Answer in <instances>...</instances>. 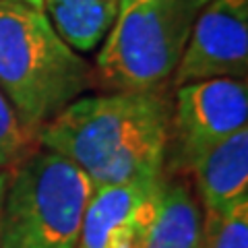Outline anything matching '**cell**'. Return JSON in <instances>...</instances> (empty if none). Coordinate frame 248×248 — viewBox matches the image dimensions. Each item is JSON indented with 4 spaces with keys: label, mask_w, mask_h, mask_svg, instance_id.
<instances>
[{
    "label": "cell",
    "mask_w": 248,
    "mask_h": 248,
    "mask_svg": "<svg viewBox=\"0 0 248 248\" xmlns=\"http://www.w3.org/2000/svg\"><path fill=\"white\" fill-rule=\"evenodd\" d=\"M159 178L95 186L81 223L77 248H137L161 190Z\"/></svg>",
    "instance_id": "7"
},
{
    "label": "cell",
    "mask_w": 248,
    "mask_h": 248,
    "mask_svg": "<svg viewBox=\"0 0 248 248\" xmlns=\"http://www.w3.org/2000/svg\"><path fill=\"white\" fill-rule=\"evenodd\" d=\"M23 2H29L33 6H40V9H44V0H23Z\"/></svg>",
    "instance_id": "15"
},
{
    "label": "cell",
    "mask_w": 248,
    "mask_h": 248,
    "mask_svg": "<svg viewBox=\"0 0 248 248\" xmlns=\"http://www.w3.org/2000/svg\"><path fill=\"white\" fill-rule=\"evenodd\" d=\"M93 85V68L62 42L48 15L0 0V91L31 137Z\"/></svg>",
    "instance_id": "2"
},
{
    "label": "cell",
    "mask_w": 248,
    "mask_h": 248,
    "mask_svg": "<svg viewBox=\"0 0 248 248\" xmlns=\"http://www.w3.org/2000/svg\"><path fill=\"white\" fill-rule=\"evenodd\" d=\"M91 178L73 161L40 147L6 178L0 205V248H77Z\"/></svg>",
    "instance_id": "3"
},
{
    "label": "cell",
    "mask_w": 248,
    "mask_h": 248,
    "mask_svg": "<svg viewBox=\"0 0 248 248\" xmlns=\"http://www.w3.org/2000/svg\"><path fill=\"white\" fill-rule=\"evenodd\" d=\"M0 205H2V203H0Z\"/></svg>",
    "instance_id": "16"
},
{
    "label": "cell",
    "mask_w": 248,
    "mask_h": 248,
    "mask_svg": "<svg viewBox=\"0 0 248 248\" xmlns=\"http://www.w3.org/2000/svg\"><path fill=\"white\" fill-rule=\"evenodd\" d=\"M172 102L170 87L77 97L35 139L95 186L159 178L168 164Z\"/></svg>",
    "instance_id": "1"
},
{
    "label": "cell",
    "mask_w": 248,
    "mask_h": 248,
    "mask_svg": "<svg viewBox=\"0 0 248 248\" xmlns=\"http://www.w3.org/2000/svg\"><path fill=\"white\" fill-rule=\"evenodd\" d=\"M6 178H9V172L0 168V203H2V195H4V186H6Z\"/></svg>",
    "instance_id": "13"
},
{
    "label": "cell",
    "mask_w": 248,
    "mask_h": 248,
    "mask_svg": "<svg viewBox=\"0 0 248 248\" xmlns=\"http://www.w3.org/2000/svg\"><path fill=\"white\" fill-rule=\"evenodd\" d=\"M133 2H137V0H118V9H120V6H126V4H133ZM201 2L209 4V2H211V0H201Z\"/></svg>",
    "instance_id": "14"
},
{
    "label": "cell",
    "mask_w": 248,
    "mask_h": 248,
    "mask_svg": "<svg viewBox=\"0 0 248 248\" xmlns=\"http://www.w3.org/2000/svg\"><path fill=\"white\" fill-rule=\"evenodd\" d=\"M31 135L23 128L9 99L0 91V168L11 172L29 153Z\"/></svg>",
    "instance_id": "12"
},
{
    "label": "cell",
    "mask_w": 248,
    "mask_h": 248,
    "mask_svg": "<svg viewBox=\"0 0 248 248\" xmlns=\"http://www.w3.org/2000/svg\"><path fill=\"white\" fill-rule=\"evenodd\" d=\"M199 248H248V201L226 213H203Z\"/></svg>",
    "instance_id": "11"
},
{
    "label": "cell",
    "mask_w": 248,
    "mask_h": 248,
    "mask_svg": "<svg viewBox=\"0 0 248 248\" xmlns=\"http://www.w3.org/2000/svg\"><path fill=\"white\" fill-rule=\"evenodd\" d=\"M248 126V85L244 79L217 77L176 87L172 102V130L168 155L176 170H188L195 161Z\"/></svg>",
    "instance_id": "5"
},
{
    "label": "cell",
    "mask_w": 248,
    "mask_h": 248,
    "mask_svg": "<svg viewBox=\"0 0 248 248\" xmlns=\"http://www.w3.org/2000/svg\"><path fill=\"white\" fill-rule=\"evenodd\" d=\"M50 23L75 52H91L104 42L118 15V0H44Z\"/></svg>",
    "instance_id": "10"
},
{
    "label": "cell",
    "mask_w": 248,
    "mask_h": 248,
    "mask_svg": "<svg viewBox=\"0 0 248 248\" xmlns=\"http://www.w3.org/2000/svg\"><path fill=\"white\" fill-rule=\"evenodd\" d=\"M248 73V0H211L197 15L174 73V87Z\"/></svg>",
    "instance_id": "6"
},
{
    "label": "cell",
    "mask_w": 248,
    "mask_h": 248,
    "mask_svg": "<svg viewBox=\"0 0 248 248\" xmlns=\"http://www.w3.org/2000/svg\"><path fill=\"white\" fill-rule=\"evenodd\" d=\"M203 232V209L188 184L166 176L149 226L137 248H199Z\"/></svg>",
    "instance_id": "9"
},
{
    "label": "cell",
    "mask_w": 248,
    "mask_h": 248,
    "mask_svg": "<svg viewBox=\"0 0 248 248\" xmlns=\"http://www.w3.org/2000/svg\"><path fill=\"white\" fill-rule=\"evenodd\" d=\"M190 172L203 213H226L248 201V126L209 149Z\"/></svg>",
    "instance_id": "8"
},
{
    "label": "cell",
    "mask_w": 248,
    "mask_h": 248,
    "mask_svg": "<svg viewBox=\"0 0 248 248\" xmlns=\"http://www.w3.org/2000/svg\"><path fill=\"white\" fill-rule=\"evenodd\" d=\"M201 0H137L120 6L95 58L93 77L110 91L170 87Z\"/></svg>",
    "instance_id": "4"
}]
</instances>
